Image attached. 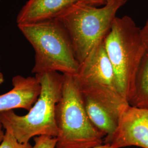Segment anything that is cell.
I'll return each mask as SVG.
<instances>
[{
	"instance_id": "obj_1",
	"label": "cell",
	"mask_w": 148,
	"mask_h": 148,
	"mask_svg": "<svg viewBox=\"0 0 148 148\" xmlns=\"http://www.w3.org/2000/svg\"><path fill=\"white\" fill-rule=\"evenodd\" d=\"M41 90L36 103L25 115H17L13 110L0 112V122L5 131L12 134L19 142L29 143L40 136L57 137L56 108L60 101L64 75L56 71L36 74Z\"/></svg>"
},
{
	"instance_id": "obj_2",
	"label": "cell",
	"mask_w": 148,
	"mask_h": 148,
	"mask_svg": "<svg viewBox=\"0 0 148 148\" xmlns=\"http://www.w3.org/2000/svg\"><path fill=\"white\" fill-rule=\"evenodd\" d=\"M126 0H106L98 7L79 1L55 18L63 25L70 39L74 54L80 64L108 33L117 11Z\"/></svg>"
},
{
	"instance_id": "obj_3",
	"label": "cell",
	"mask_w": 148,
	"mask_h": 148,
	"mask_svg": "<svg viewBox=\"0 0 148 148\" xmlns=\"http://www.w3.org/2000/svg\"><path fill=\"white\" fill-rule=\"evenodd\" d=\"M17 26L35 52L32 73L56 71L74 76L77 74L80 64L67 32L57 19Z\"/></svg>"
},
{
	"instance_id": "obj_4",
	"label": "cell",
	"mask_w": 148,
	"mask_h": 148,
	"mask_svg": "<svg viewBox=\"0 0 148 148\" xmlns=\"http://www.w3.org/2000/svg\"><path fill=\"white\" fill-rule=\"evenodd\" d=\"M104 42L115 73L117 90L128 103L138 70L146 52L141 28L129 16H116Z\"/></svg>"
},
{
	"instance_id": "obj_5",
	"label": "cell",
	"mask_w": 148,
	"mask_h": 148,
	"mask_svg": "<svg viewBox=\"0 0 148 148\" xmlns=\"http://www.w3.org/2000/svg\"><path fill=\"white\" fill-rule=\"evenodd\" d=\"M62 97L56 108V148H89L103 144L105 136L92 124L74 75L63 74Z\"/></svg>"
},
{
	"instance_id": "obj_6",
	"label": "cell",
	"mask_w": 148,
	"mask_h": 148,
	"mask_svg": "<svg viewBox=\"0 0 148 148\" xmlns=\"http://www.w3.org/2000/svg\"><path fill=\"white\" fill-rule=\"evenodd\" d=\"M74 77L81 93L103 103L119 115L128 104L117 89L115 73L104 40L80 64L79 72Z\"/></svg>"
},
{
	"instance_id": "obj_7",
	"label": "cell",
	"mask_w": 148,
	"mask_h": 148,
	"mask_svg": "<svg viewBox=\"0 0 148 148\" xmlns=\"http://www.w3.org/2000/svg\"><path fill=\"white\" fill-rule=\"evenodd\" d=\"M110 145L113 148H148V109L125 106Z\"/></svg>"
},
{
	"instance_id": "obj_8",
	"label": "cell",
	"mask_w": 148,
	"mask_h": 148,
	"mask_svg": "<svg viewBox=\"0 0 148 148\" xmlns=\"http://www.w3.org/2000/svg\"><path fill=\"white\" fill-rule=\"evenodd\" d=\"M12 89L0 95V112L24 109L29 111L36 103L41 90V85L36 76L16 75L12 79Z\"/></svg>"
},
{
	"instance_id": "obj_9",
	"label": "cell",
	"mask_w": 148,
	"mask_h": 148,
	"mask_svg": "<svg viewBox=\"0 0 148 148\" xmlns=\"http://www.w3.org/2000/svg\"><path fill=\"white\" fill-rule=\"evenodd\" d=\"M81 0H28L16 17L17 25L55 18L64 10Z\"/></svg>"
},
{
	"instance_id": "obj_10",
	"label": "cell",
	"mask_w": 148,
	"mask_h": 148,
	"mask_svg": "<svg viewBox=\"0 0 148 148\" xmlns=\"http://www.w3.org/2000/svg\"><path fill=\"white\" fill-rule=\"evenodd\" d=\"M81 95L85 110L90 121L104 134L105 144H110L116 131L120 116L108 106L90 96L82 93Z\"/></svg>"
},
{
	"instance_id": "obj_11",
	"label": "cell",
	"mask_w": 148,
	"mask_h": 148,
	"mask_svg": "<svg viewBox=\"0 0 148 148\" xmlns=\"http://www.w3.org/2000/svg\"><path fill=\"white\" fill-rule=\"evenodd\" d=\"M128 104L148 109V52H145L140 64L134 81L132 95Z\"/></svg>"
},
{
	"instance_id": "obj_12",
	"label": "cell",
	"mask_w": 148,
	"mask_h": 148,
	"mask_svg": "<svg viewBox=\"0 0 148 148\" xmlns=\"http://www.w3.org/2000/svg\"><path fill=\"white\" fill-rule=\"evenodd\" d=\"M29 143H22L18 141L11 133L5 131L2 142L0 144V148H32Z\"/></svg>"
},
{
	"instance_id": "obj_13",
	"label": "cell",
	"mask_w": 148,
	"mask_h": 148,
	"mask_svg": "<svg viewBox=\"0 0 148 148\" xmlns=\"http://www.w3.org/2000/svg\"><path fill=\"white\" fill-rule=\"evenodd\" d=\"M34 145L32 148H56L57 138L51 136H40L34 138Z\"/></svg>"
},
{
	"instance_id": "obj_14",
	"label": "cell",
	"mask_w": 148,
	"mask_h": 148,
	"mask_svg": "<svg viewBox=\"0 0 148 148\" xmlns=\"http://www.w3.org/2000/svg\"><path fill=\"white\" fill-rule=\"evenodd\" d=\"M141 35L145 47L146 52H148V19L143 27L141 28Z\"/></svg>"
},
{
	"instance_id": "obj_15",
	"label": "cell",
	"mask_w": 148,
	"mask_h": 148,
	"mask_svg": "<svg viewBox=\"0 0 148 148\" xmlns=\"http://www.w3.org/2000/svg\"><path fill=\"white\" fill-rule=\"evenodd\" d=\"M81 1L96 6L103 5L105 4L106 1V0H81Z\"/></svg>"
},
{
	"instance_id": "obj_16",
	"label": "cell",
	"mask_w": 148,
	"mask_h": 148,
	"mask_svg": "<svg viewBox=\"0 0 148 148\" xmlns=\"http://www.w3.org/2000/svg\"><path fill=\"white\" fill-rule=\"evenodd\" d=\"M3 126L1 122H0V144L2 142L5 134V132H4V131H3Z\"/></svg>"
},
{
	"instance_id": "obj_17",
	"label": "cell",
	"mask_w": 148,
	"mask_h": 148,
	"mask_svg": "<svg viewBox=\"0 0 148 148\" xmlns=\"http://www.w3.org/2000/svg\"><path fill=\"white\" fill-rule=\"evenodd\" d=\"M113 148L111 146V145L110 144H102L100 146H98V147H93V148Z\"/></svg>"
},
{
	"instance_id": "obj_18",
	"label": "cell",
	"mask_w": 148,
	"mask_h": 148,
	"mask_svg": "<svg viewBox=\"0 0 148 148\" xmlns=\"http://www.w3.org/2000/svg\"><path fill=\"white\" fill-rule=\"evenodd\" d=\"M4 81H5V79H4V75H3V73H2V71H1V69H0V85L3 84Z\"/></svg>"
},
{
	"instance_id": "obj_19",
	"label": "cell",
	"mask_w": 148,
	"mask_h": 148,
	"mask_svg": "<svg viewBox=\"0 0 148 148\" xmlns=\"http://www.w3.org/2000/svg\"><path fill=\"white\" fill-rule=\"evenodd\" d=\"M126 1H127V0H126Z\"/></svg>"
},
{
	"instance_id": "obj_20",
	"label": "cell",
	"mask_w": 148,
	"mask_h": 148,
	"mask_svg": "<svg viewBox=\"0 0 148 148\" xmlns=\"http://www.w3.org/2000/svg\"><path fill=\"white\" fill-rule=\"evenodd\" d=\"M0 58H1V57H0Z\"/></svg>"
},
{
	"instance_id": "obj_21",
	"label": "cell",
	"mask_w": 148,
	"mask_h": 148,
	"mask_svg": "<svg viewBox=\"0 0 148 148\" xmlns=\"http://www.w3.org/2000/svg\"><path fill=\"white\" fill-rule=\"evenodd\" d=\"M0 1H1V0H0Z\"/></svg>"
}]
</instances>
